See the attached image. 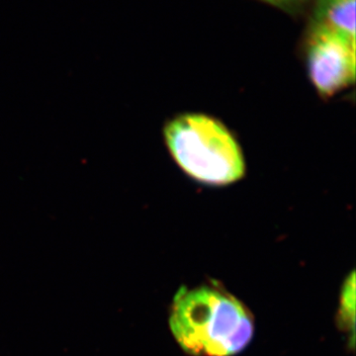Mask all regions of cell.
<instances>
[{
  "mask_svg": "<svg viewBox=\"0 0 356 356\" xmlns=\"http://www.w3.org/2000/svg\"><path fill=\"white\" fill-rule=\"evenodd\" d=\"M180 348L193 356H233L252 341L254 321L243 302L216 282L180 287L170 314Z\"/></svg>",
  "mask_w": 356,
  "mask_h": 356,
  "instance_id": "1",
  "label": "cell"
},
{
  "mask_svg": "<svg viewBox=\"0 0 356 356\" xmlns=\"http://www.w3.org/2000/svg\"><path fill=\"white\" fill-rule=\"evenodd\" d=\"M337 325L341 331L348 334V346L355 348V273L351 271L344 281L339 300Z\"/></svg>",
  "mask_w": 356,
  "mask_h": 356,
  "instance_id": "5",
  "label": "cell"
},
{
  "mask_svg": "<svg viewBox=\"0 0 356 356\" xmlns=\"http://www.w3.org/2000/svg\"><path fill=\"white\" fill-rule=\"evenodd\" d=\"M356 0H318L315 23L355 39Z\"/></svg>",
  "mask_w": 356,
  "mask_h": 356,
  "instance_id": "4",
  "label": "cell"
},
{
  "mask_svg": "<svg viewBox=\"0 0 356 356\" xmlns=\"http://www.w3.org/2000/svg\"><path fill=\"white\" fill-rule=\"evenodd\" d=\"M166 149L175 165L193 181L212 187L240 181L247 172L236 136L211 115L178 114L163 127Z\"/></svg>",
  "mask_w": 356,
  "mask_h": 356,
  "instance_id": "2",
  "label": "cell"
},
{
  "mask_svg": "<svg viewBox=\"0 0 356 356\" xmlns=\"http://www.w3.org/2000/svg\"><path fill=\"white\" fill-rule=\"evenodd\" d=\"M306 64L318 95H337L355 83V39L314 23L307 40Z\"/></svg>",
  "mask_w": 356,
  "mask_h": 356,
  "instance_id": "3",
  "label": "cell"
},
{
  "mask_svg": "<svg viewBox=\"0 0 356 356\" xmlns=\"http://www.w3.org/2000/svg\"><path fill=\"white\" fill-rule=\"evenodd\" d=\"M267 2H273V3H280V2L291 1V0H266Z\"/></svg>",
  "mask_w": 356,
  "mask_h": 356,
  "instance_id": "6",
  "label": "cell"
}]
</instances>
